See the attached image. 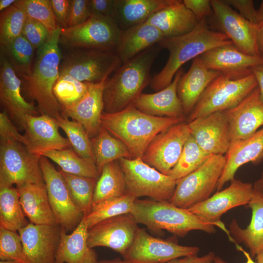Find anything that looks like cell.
I'll return each mask as SVG.
<instances>
[{
    "mask_svg": "<svg viewBox=\"0 0 263 263\" xmlns=\"http://www.w3.org/2000/svg\"><path fill=\"white\" fill-rule=\"evenodd\" d=\"M146 21L158 29L165 38L185 35L193 30L199 22L181 0H170Z\"/></svg>",
    "mask_w": 263,
    "mask_h": 263,
    "instance_id": "484cf974",
    "label": "cell"
},
{
    "mask_svg": "<svg viewBox=\"0 0 263 263\" xmlns=\"http://www.w3.org/2000/svg\"><path fill=\"white\" fill-rule=\"evenodd\" d=\"M71 198L84 217L91 211L97 179L69 174L60 170Z\"/></svg>",
    "mask_w": 263,
    "mask_h": 263,
    "instance_id": "f35d334b",
    "label": "cell"
},
{
    "mask_svg": "<svg viewBox=\"0 0 263 263\" xmlns=\"http://www.w3.org/2000/svg\"><path fill=\"white\" fill-rule=\"evenodd\" d=\"M225 112L231 143L246 139L263 125V103L257 87L234 108Z\"/></svg>",
    "mask_w": 263,
    "mask_h": 263,
    "instance_id": "7402d4cb",
    "label": "cell"
},
{
    "mask_svg": "<svg viewBox=\"0 0 263 263\" xmlns=\"http://www.w3.org/2000/svg\"><path fill=\"white\" fill-rule=\"evenodd\" d=\"M0 99L11 118L20 128L24 117L28 114L37 115L33 103L25 100L21 94L22 82L12 65L0 53Z\"/></svg>",
    "mask_w": 263,
    "mask_h": 263,
    "instance_id": "603a6c76",
    "label": "cell"
},
{
    "mask_svg": "<svg viewBox=\"0 0 263 263\" xmlns=\"http://www.w3.org/2000/svg\"><path fill=\"white\" fill-rule=\"evenodd\" d=\"M107 80L89 83L84 95L73 105L61 110L63 116L80 124L90 138L95 136L101 127L100 119L104 109L103 91Z\"/></svg>",
    "mask_w": 263,
    "mask_h": 263,
    "instance_id": "cb8c5ba5",
    "label": "cell"
},
{
    "mask_svg": "<svg viewBox=\"0 0 263 263\" xmlns=\"http://www.w3.org/2000/svg\"><path fill=\"white\" fill-rule=\"evenodd\" d=\"M131 213L137 224L145 225L153 232L166 230L180 237H185L192 230L209 234L215 232V224L206 222L189 209L177 207L169 201L137 199Z\"/></svg>",
    "mask_w": 263,
    "mask_h": 263,
    "instance_id": "5b68a950",
    "label": "cell"
},
{
    "mask_svg": "<svg viewBox=\"0 0 263 263\" xmlns=\"http://www.w3.org/2000/svg\"><path fill=\"white\" fill-rule=\"evenodd\" d=\"M164 38L158 29L145 21L122 31L116 52L124 63Z\"/></svg>",
    "mask_w": 263,
    "mask_h": 263,
    "instance_id": "1f68e13d",
    "label": "cell"
},
{
    "mask_svg": "<svg viewBox=\"0 0 263 263\" xmlns=\"http://www.w3.org/2000/svg\"><path fill=\"white\" fill-rule=\"evenodd\" d=\"M190 135L188 123L185 121L171 126L152 139L142 157V160L169 175L177 164Z\"/></svg>",
    "mask_w": 263,
    "mask_h": 263,
    "instance_id": "9a60e30c",
    "label": "cell"
},
{
    "mask_svg": "<svg viewBox=\"0 0 263 263\" xmlns=\"http://www.w3.org/2000/svg\"><path fill=\"white\" fill-rule=\"evenodd\" d=\"M183 2L198 21L213 14L210 0H183Z\"/></svg>",
    "mask_w": 263,
    "mask_h": 263,
    "instance_id": "816d5d0a",
    "label": "cell"
},
{
    "mask_svg": "<svg viewBox=\"0 0 263 263\" xmlns=\"http://www.w3.org/2000/svg\"><path fill=\"white\" fill-rule=\"evenodd\" d=\"M137 224L131 213L105 219L88 229V245L107 247L122 256L133 241Z\"/></svg>",
    "mask_w": 263,
    "mask_h": 263,
    "instance_id": "2e32d148",
    "label": "cell"
},
{
    "mask_svg": "<svg viewBox=\"0 0 263 263\" xmlns=\"http://www.w3.org/2000/svg\"><path fill=\"white\" fill-rule=\"evenodd\" d=\"M188 123L191 135L204 151L210 155L227 153L231 141L224 111L215 112Z\"/></svg>",
    "mask_w": 263,
    "mask_h": 263,
    "instance_id": "d6986e66",
    "label": "cell"
},
{
    "mask_svg": "<svg viewBox=\"0 0 263 263\" xmlns=\"http://www.w3.org/2000/svg\"><path fill=\"white\" fill-rule=\"evenodd\" d=\"M0 48L1 53L10 62L19 77L30 72L36 49L23 36L20 35Z\"/></svg>",
    "mask_w": 263,
    "mask_h": 263,
    "instance_id": "ab89813d",
    "label": "cell"
},
{
    "mask_svg": "<svg viewBox=\"0 0 263 263\" xmlns=\"http://www.w3.org/2000/svg\"><path fill=\"white\" fill-rule=\"evenodd\" d=\"M235 245L237 250L241 251L246 258V261L245 263H256V262L253 261L252 257L250 256L249 253L244 250L238 244H236ZM214 263H226V262L219 256H216L214 259Z\"/></svg>",
    "mask_w": 263,
    "mask_h": 263,
    "instance_id": "6f0895ef",
    "label": "cell"
},
{
    "mask_svg": "<svg viewBox=\"0 0 263 263\" xmlns=\"http://www.w3.org/2000/svg\"><path fill=\"white\" fill-rule=\"evenodd\" d=\"M209 69L233 75H246L252 69L263 65V59L246 54L231 42L207 50L199 56Z\"/></svg>",
    "mask_w": 263,
    "mask_h": 263,
    "instance_id": "44dd1931",
    "label": "cell"
},
{
    "mask_svg": "<svg viewBox=\"0 0 263 263\" xmlns=\"http://www.w3.org/2000/svg\"><path fill=\"white\" fill-rule=\"evenodd\" d=\"M226 154V163L217 185V191L235 178L240 167L249 162L257 163L263 158V128L246 139L231 143Z\"/></svg>",
    "mask_w": 263,
    "mask_h": 263,
    "instance_id": "4316f807",
    "label": "cell"
},
{
    "mask_svg": "<svg viewBox=\"0 0 263 263\" xmlns=\"http://www.w3.org/2000/svg\"><path fill=\"white\" fill-rule=\"evenodd\" d=\"M213 15L221 32L243 53L259 57L258 26L246 19L223 0H210Z\"/></svg>",
    "mask_w": 263,
    "mask_h": 263,
    "instance_id": "e0dca14e",
    "label": "cell"
},
{
    "mask_svg": "<svg viewBox=\"0 0 263 263\" xmlns=\"http://www.w3.org/2000/svg\"><path fill=\"white\" fill-rule=\"evenodd\" d=\"M58 27L67 28L70 0H50Z\"/></svg>",
    "mask_w": 263,
    "mask_h": 263,
    "instance_id": "f5cc1de1",
    "label": "cell"
},
{
    "mask_svg": "<svg viewBox=\"0 0 263 263\" xmlns=\"http://www.w3.org/2000/svg\"><path fill=\"white\" fill-rule=\"evenodd\" d=\"M253 192L252 184L234 178L227 188L217 191L207 199L188 209L205 221L215 224L225 232L229 241L234 243L221 217L234 207L248 205Z\"/></svg>",
    "mask_w": 263,
    "mask_h": 263,
    "instance_id": "5bb4252c",
    "label": "cell"
},
{
    "mask_svg": "<svg viewBox=\"0 0 263 263\" xmlns=\"http://www.w3.org/2000/svg\"><path fill=\"white\" fill-rule=\"evenodd\" d=\"M228 5L237 9L240 14L250 22L258 26L257 10L252 0H223Z\"/></svg>",
    "mask_w": 263,
    "mask_h": 263,
    "instance_id": "f907efd6",
    "label": "cell"
},
{
    "mask_svg": "<svg viewBox=\"0 0 263 263\" xmlns=\"http://www.w3.org/2000/svg\"><path fill=\"white\" fill-rule=\"evenodd\" d=\"M185 117L169 118L146 113L132 104L115 113L103 112L101 125L120 140L129 149L132 158L143 156L148 146L159 133L176 124Z\"/></svg>",
    "mask_w": 263,
    "mask_h": 263,
    "instance_id": "6da1fadb",
    "label": "cell"
},
{
    "mask_svg": "<svg viewBox=\"0 0 263 263\" xmlns=\"http://www.w3.org/2000/svg\"><path fill=\"white\" fill-rule=\"evenodd\" d=\"M16 0H0V11L1 12L12 5Z\"/></svg>",
    "mask_w": 263,
    "mask_h": 263,
    "instance_id": "94428289",
    "label": "cell"
},
{
    "mask_svg": "<svg viewBox=\"0 0 263 263\" xmlns=\"http://www.w3.org/2000/svg\"><path fill=\"white\" fill-rule=\"evenodd\" d=\"M41 156L57 164L64 172L96 179L100 176L95 162L80 157L71 148L48 150L43 152Z\"/></svg>",
    "mask_w": 263,
    "mask_h": 263,
    "instance_id": "8d00e7d4",
    "label": "cell"
},
{
    "mask_svg": "<svg viewBox=\"0 0 263 263\" xmlns=\"http://www.w3.org/2000/svg\"><path fill=\"white\" fill-rule=\"evenodd\" d=\"M59 128L56 119L48 115H26L20 127L24 130V145L29 152L40 157L48 150L71 148L68 139L60 134Z\"/></svg>",
    "mask_w": 263,
    "mask_h": 263,
    "instance_id": "ac0fdd59",
    "label": "cell"
},
{
    "mask_svg": "<svg viewBox=\"0 0 263 263\" xmlns=\"http://www.w3.org/2000/svg\"><path fill=\"white\" fill-rule=\"evenodd\" d=\"M18 232L28 263H55L60 234L58 225L29 223Z\"/></svg>",
    "mask_w": 263,
    "mask_h": 263,
    "instance_id": "ffe728a7",
    "label": "cell"
},
{
    "mask_svg": "<svg viewBox=\"0 0 263 263\" xmlns=\"http://www.w3.org/2000/svg\"><path fill=\"white\" fill-rule=\"evenodd\" d=\"M95 164L100 174L107 164L120 158H132L127 147L101 126L98 133L91 138Z\"/></svg>",
    "mask_w": 263,
    "mask_h": 263,
    "instance_id": "836d02e7",
    "label": "cell"
},
{
    "mask_svg": "<svg viewBox=\"0 0 263 263\" xmlns=\"http://www.w3.org/2000/svg\"><path fill=\"white\" fill-rule=\"evenodd\" d=\"M253 73L246 75L221 73L207 86L189 115L188 122L239 104L257 87Z\"/></svg>",
    "mask_w": 263,
    "mask_h": 263,
    "instance_id": "8992f818",
    "label": "cell"
},
{
    "mask_svg": "<svg viewBox=\"0 0 263 263\" xmlns=\"http://www.w3.org/2000/svg\"><path fill=\"white\" fill-rule=\"evenodd\" d=\"M39 158L19 142H0V187L26 183L45 184Z\"/></svg>",
    "mask_w": 263,
    "mask_h": 263,
    "instance_id": "8fae6325",
    "label": "cell"
},
{
    "mask_svg": "<svg viewBox=\"0 0 263 263\" xmlns=\"http://www.w3.org/2000/svg\"><path fill=\"white\" fill-rule=\"evenodd\" d=\"M162 49L157 44L122 63L109 77L103 91L104 112L120 111L133 104L151 81L150 70Z\"/></svg>",
    "mask_w": 263,
    "mask_h": 263,
    "instance_id": "3957f363",
    "label": "cell"
},
{
    "mask_svg": "<svg viewBox=\"0 0 263 263\" xmlns=\"http://www.w3.org/2000/svg\"><path fill=\"white\" fill-rule=\"evenodd\" d=\"M124 172L126 193L136 199L143 196L158 201H170L177 180L145 163L141 157L118 160Z\"/></svg>",
    "mask_w": 263,
    "mask_h": 263,
    "instance_id": "52a82bcc",
    "label": "cell"
},
{
    "mask_svg": "<svg viewBox=\"0 0 263 263\" xmlns=\"http://www.w3.org/2000/svg\"><path fill=\"white\" fill-rule=\"evenodd\" d=\"M27 19L24 12L13 4L0 14V44L4 47L21 35Z\"/></svg>",
    "mask_w": 263,
    "mask_h": 263,
    "instance_id": "ee69618b",
    "label": "cell"
},
{
    "mask_svg": "<svg viewBox=\"0 0 263 263\" xmlns=\"http://www.w3.org/2000/svg\"><path fill=\"white\" fill-rule=\"evenodd\" d=\"M220 74L207 68L199 56L192 59L188 71L183 74L177 84L185 114L190 113L205 90Z\"/></svg>",
    "mask_w": 263,
    "mask_h": 263,
    "instance_id": "83f0119b",
    "label": "cell"
},
{
    "mask_svg": "<svg viewBox=\"0 0 263 263\" xmlns=\"http://www.w3.org/2000/svg\"><path fill=\"white\" fill-rule=\"evenodd\" d=\"M257 45L259 57L263 59V22L258 26Z\"/></svg>",
    "mask_w": 263,
    "mask_h": 263,
    "instance_id": "680465c9",
    "label": "cell"
},
{
    "mask_svg": "<svg viewBox=\"0 0 263 263\" xmlns=\"http://www.w3.org/2000/svg\"><path fill=\"white\" fill-rule=\"evenodd\" d=\"M248 206L252 211L250 224L242 228L233 219L228 230L234 244H243L249 249L250 256L255 257L263 249V197L254 190Z\"/></svg>",
    "mask_w": 263,
    "mask_h": 263,
    "instance_id": "4dcf8cb0",
    "label": "cell"
},
{
    "mask_svg": "<svg viewBox=\"0 0 263 263\" xmlns=\"http://www.w3.org/2000/svg\"><path fill=\"white\" fill-rule=\"evenodd\" d=\"M18 231L0 227V260L28 263Z\"/></svg>",
    "mask_w": 263,
    "mask_h": 263,
    "instance_id": "bcb514c9",
    "label": "cell"
},
{
    "mask_svg": "<svg viewBox=\"0 0 263 263\" xmlns=\"http://www.w3.org/2000/svg\"><path fill=\"white\" fill-rule=\"evenodd\" d=\"M27 17L44 25L51 32L58 27L50 0H18L13 4Z\"/></svg>",
    "mask_w": 263,
    "mask_h": 263,
    "instance_id": "f6af8a7d",
    "label": "cell"
},
{
    "mask_svg": "<svg viewBox=\"0 0 263 263\" xmlns=\"http://www.w3.org/2000/svg\"><path fill=\"white\" fill-rule=\"evenodd\" d=\"M258 26H260L263 22V0L259 8L257 10Z\"/></svg>",
    "mask_w": 263,
    "mask_h": 263,
    "instance_id": "6125c7cd",
    "label": "cell"
},
{
    "mask_svg": "<svg viewBox=\"0 0 263 263\" xmlns=\"http://www.w3.org/2000/svg\"><path fill=\"white\" fill-rule=\"evenodd\" d=\"M225 34L211 29L206 19L199 21L190 32L176 37L165 38L159 44L169 52L167 62L153 78L151 88L157 92L169 85L185 63L216 46L231 42Z\"/></svg>",
    "mask_w": 263,
    "mask_h": 263,
    "instance_id": "277c9868",
    "label": "cell"
},
{
    "mask_svg": "<svg viewBox=\"0 0 263 263\" xmlns=\"http://www.w3.org/2000/svg\"><path fill=\"white\" fill-rule=\"evenodd\" d=\"M29 223L22 209L16 188L0 187V227L18 231Z\"/></svg>",
    "mask_w": 263,
    "mask_h": 263,
    "instance_id": "d590c367",
    "label": "cell"
},
{
    "mask_svg": "<svg viewBox=\"0 0 263 263\" xmlns=\"http://www.w3.org/2000/svg\"><path fill=\"white\" fill-rule=\"evenodd\" d=\"M39 164L57 224L67 232L72 231L84 215L74 203L60 171L45 156L40 157Z\"/></svg>",
    "mask_w": 263,
    "mask_h": 263,
    "instance_id": "4fadbf2b",
    "label": "cell"
},
{
    "mask_svg": "<svg viewBox=\"0 0 263 263\" xmlns=\"http://www.w3.org/2000/svg\"><path fill=\"white\" fill-rule=\"evenodd\" d=\"M183 74L181 68L167 87L152 94L142 93L132 105L139 110L153 116L175 118L185 117L177 94V84Z\"/></svg>",
    "mask_w": 263,
    "mask_h": 263,
    "instance_id": "d4e9b609",
    "label": "cell"
},
{
    "mask_svg": "<svg viewBox=\"0 0 263 263\" xmlns=\"http://www.w3.org/2000/svg\"><path fill=\"white\" fill-rule=\"evenodd\" d=\"M216 256L213 252H209L203 256H188L176 258L166 263H214Z\"/></svg>",
    "mask_w": 263,
    "mask_h": 263,
    "instance_id": "11a10c76",
    "label": "cell"
},
{
    "mask_svg": "<svg viewBox=\"0 0 263 263\" xmlns=\"http://www.w3.org/2000/svg\"><path fill=\"white\" fill-rule=\"evenodd\" d=\"M170 0H116L112 19L122 31L145 22Z\"/></svg>",
    "mask_w": 263,
    "mask_h": 263,
    "instance_id": "d6a6232c",
    "label": "cell"
},
{
    "mask_svg": "<svg viewBox=\"0 0 263 263\" xmlns=\"http://www.w3.org/2000/svg\"><path fill=\"white\" fill-rule=\"evenodd\" d=\"M88 84L70 75L60 74L54 86L53 93L61 110L77 102L87 92Z\"/></svg>",
    "mask_w": 263,
    "mask_h": 263,
    "instance_id": "7bdbcfd3",
    "label": "cell"
},
{
    "mask_svg": "<svg viewBox=\"0 0 263 263\" xmlns=\"http://www.w3.org/2000/svg\"><path fill=\"white\" fill-rule=\"evenodd\" d=\"M0 142L13 141L24 144L23 135L19 132L4 112L0 113Z\"/></svg>",
    "mask_w": 263,
    "mask_h": 263,
    "instance_id": "681fc988",
    "label": "cell"
},
{
    "mask_svg": "<svg viewBox=\"0 0 263 263\" xmlns=\"http://www.w3.org/2000/svg\"><path fill=\"white\" fill-rule=\"evenodd\" d=\"M0 263H20L16 261L7 260V261H0Z\"/></svg>",
    "mask_w": 263,
    "mask_h": 263,
    "instance_id": "03108f58",
    "label": "cell"
},
{
    "mask_svg": "<svg viewBox=\"0 0 263 263\" xmlns=\"http://www.w3.org/2000/svg\"><path fill=\"white\" fill-rule=\"evenodd\" d=\"M225 163V156L211 155L198 169L177 180L169 202L179 207L189 209L207 199L217 189Z\"/></svg>",
    "mask_w": 263,
    "mask_h": 263,
    "instance_id": "9c48e42d",
    "label": "cell"
},
{
    "mask_svg": "<svg viewBox=\"0 0 263 263\" xmlns=\"http://www.w3.org/2000/svg\"><path fill=\"white\" fill-rule=\"evenodd\" d=\"M96 263H128L124 260L117 258L112 260H103L97 261Z\"/></svg>",
    "mask_w": 263,
    "mask_h": 263,
    "instance_id": "be15d7a7",
    "label": "cell"
},
{
    "mask_svg": "<svg viewBox=\"0 0 263 263\" xmlns=\"http://www.w3.org/2000/svg\"><path fill=\"white\" fill-rule=\"evenodd\" d=\"M88 227L83 218L70 234L60 227L55 263H96L97 255L88 244Z\"/></svg>",
    "mask_w": 263,
    "mask_h": 263,
    "instance_id": "f1b7e54d",
    "label": "cell"
},
{
    "mask_svg": "<svg viewBox=\"0 0 263 263\" xmlns=\"http://www.w3.org/2000/svg\"><path fill=\"white\" fill-rule=\"evenodd\" d=\"M16 188L23 211L30 223L36 225H57L45 184L26 183L17 185Z\"/></svg>",
    "mask_w": 263,
    "mask_h": 263,
    "instance_id": "f546056e",
    "label": "cell"
},
{
    "mask_svg": "<svg viewBox=\"0 0 263 263\" xmlns=\"http://www.w3.org/2000/svg\"><path fill=\"white\" fill-rule=\"evenodd\" d=\"M136 199L126 193L103 200L93 207L90 212L83 217L85 223L89 228L105 219L131 213Z\"/></svg>",
    "mask_w": 263,
    "mask_h": 263,
    "instance_id": "74e56055",
    "label": "cell"
},
{
    "mask_svg": "<svg viewBox=\"0 0 263 263\" xmlns=\"http://www.w3.org/2000/svg\"><path fill=\"white\" fill-rule=\"evenodd\" d=\"M58 125L65 133L75 151L80 157L95 162L91 138L84 127L77 122L58 114L55 118Z\"/></svg>",
    "mask_w": 263,
    "mask_h": 263,
    "instance_id": "60d3db41",
    "label": "cell"
},
{
    "mask_svg": "<svg viewBox=\"0 0 263 263\" xmlns=\"http://www.w3.org/2000/svg\"><path fill=\"white\" fill-rule=\"evenodd\" d=\"M254 190L263 197V171L260 177L253 184Z\"/></svg>",
    "mask_w": 263,
    "mask_h": 263,
    "instance_id": "91938a15",
    "label": "cell"
},
{
    "mask_svg": "<svg viewBox=\"0 0 263 263\" xmlns=\"http://www.w3.org/2000/svg\"><path fill=\"white\" fill-rule=\"evenodd\" d=\"M256 263H263V249L256 256Z\"/></svg>",
    "mask_w": 263,
    "mask_h": 263,
    "instance_id": "e7e4bbea",
    "label": "cell"
},
{
    "mask_svg": "<svg viewBox=\"0 0 263 263\" xmlns=\"http://www.w3.org/2000/svg\"><path fill=\"white\" fill-rule=\"evenodd\" d=\"M61 29L58 27L51 32L47 42L37 49L30 72L19 77L23 90L37 102L42 114L54 118L61 111L53 93L62 58L59 43Z\"/></svg>",
    "mask_w": 263,
    "mask_h": 263,
    "instance_id": "7a4b0ae2",
    "label": "cell"
},
{
    "mask_svg": "<svg viewBox=\"0 0 263 263\" xmlns=\"http://www.w3.org/2000/svg\"><path fill=\"white\" fill-rule=\"evenodd\" d=\"M126 193L125 175L118 160L109 163L103 167L97 180L92 207L103 200Z\"/></svg>",
    "mask_w": 263,
    "mask_h": 263,
    "instance_id": "e575fe53",
    "label": "cell"
},
{
    "mask_svg": "<svg viewBox=\"0 0 263 263\" xmlns=\"http://www.w3.org/2000/svg\"><path fill=\"white\" fill-rule=\"evenodd\" d=\"M116 0H90L93 14L112 18Z\"/></svg>",
    "mask_w": 263,
    "mask_h": 263,
    "instance_id": "db71d44e",
    "label": "cell"
},
{
    "mask_svg": "<svg viewBox=\"0 0 263 263\" xmlns=\"http://www.w3.org/2000/svg\"><path fill=\"white\" fill-rule=\"evenodd\" d=\"M252 71L257 80L260 100L263 103V65L254 67Z\"/></svg>",
    "mask_w": 263,
    "mask_h": 263,
    "instance_id": "9f6ffc18",
    "label": "cell"
},
{
    "mask_svg": "<svg viewBox=\"0 0 263 263\" xmlns=\"http://www.w3.org/2000/svg\"><path fill=\"white\" fill-rule=\"evenodd\" d=\"M199 251L198 247L179 244L176 236L162 239L138 227L131 246L122 257L128 263H166L176 258L197 255Z\"/></svg>",
    "mask_w": 263,
    "mask_h": 263,
    "instance_id": "7c38bea8",
    "label": "cell"
},
{
    "mask_svg": "<svg viewBox=\"0 0 263 263\" xmlns=\"http://www.w3.org/2000/svg\"><path fill=\"white\" fill-rule=\"evenodd\" d=\"M211 155L204 151L190 135L177 164L169 175L175 180L180 179L198 169Z\"/></svg>",
    "mask_w": 263,
    "mask_h": 263,
    "instance_id": "b9f144b4",
    "label": "cell"
},
{
    "mask_svg": "<svg viewBox=\"0 0 263 263\" xmlns=\"http://www.w3.org/2000/svg\"><path fill=\"white\" fill-rule=\"evenodd\" d=\"M51 32L40 22L27 17L21 35L38 49L48 40Z\"/></svg>",
    "mask_w": 263,
    "mask_h": 263,
    "instance_id": "7dc6e473",
    "label": "cell"
},
{
    "mask_svg": "<svg viewBox=\"0 0 263 263\" xmlns=\"http://www.w3.org/2000/svg\"><path fill=\"white\" fill-rule=\"evenodd\" d=\"M122 32L112 18L93 14L82 24L61 28L59 43L75 49L116 51Z\"/></svg>",
    "mask_w": 263,
    "mask_h": 263,
    "instance_id": "ba28073f",
    "label": "cell"
},
{
    "mask_svg": "<svg viewBox=\"0 0 263 263\" xmlns=\"http://www.w3.org/2000/svg\"><path fill=\"white\" fill-rule=\"evenodd\" d=\"M122 64L116 51L75 49L62 56L59 74L81 82L98 83L107 79Z\"/></svg>",
    "mask_w": 263,
    "mask_h": 263,
    "instance_id": "30bf717a",
    "label": "cell"
},
{
    "mask_svg": "<svg viewBox=\"0 0 263 263\" xmlns=\"http://www.w3.org/2000/svg\"><path fill=\"white\" fill-rule=\"evenodd\" d=\"M92 15L90 0H70L67 28L82 24Z\"/></svg>",
    "mask_w": 263,
    "mask_h": 263,
    "instance_id": "c3c4849f",
    "label": "cell"
}]
</instances>
